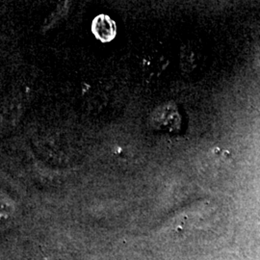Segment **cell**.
<instances>
[{
  "instance_id": "cell-2",
  "label": "cell",
  "mask_w": 260,
  "mask_h": 260,
  "mask_svg": "<svg viewBox=\"0 0 260 260\" xmlns=\"http://www.w3.org/2000/svg\"><path fill=\"white\" fill-rule=\"evenodd\" d=\"M16 216L15 202L3 192H0V233L5 232L12 225Z\"/></svg>"
},
{
  "instance_id": "cell-1",
  "label": "cell",
  "mask_w": 260,
  "mask_h": 260,
  "mask_svg": "<svg viewBox=\"0 0 260 260\" xmlns=\"http://www.w3.org/2000/svg\"><path fill=\"white\" fill-rule=\"evenodd\" d=\"M93 32L101 41L110 42L116 35V24L108 16L101 15L93 20Z\"/></svg>"
},
{
  "instance_id": "cell-3",
  "label": "cell",
  "mask_w": 260,
  "mask_h": 260,
  "mask_svg": "<svg viewBox=\"0 0 260 260\" xmlns=\"http://www.w3.org/2000/svg\"><path fill=\"white\" fill-rule=\"evenodd\" d=\"M259 61H260V58H259Z\"/></svg>"
}]
</instances>
